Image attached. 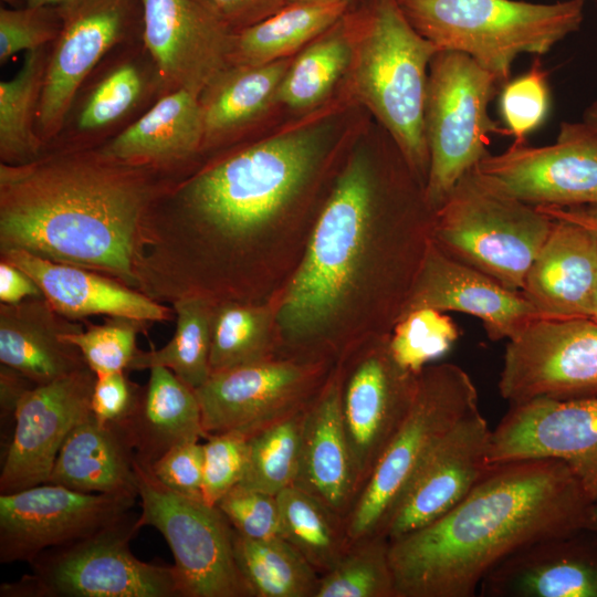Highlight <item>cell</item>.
I'll use <instances>...</instances> for the list:
<instances>
[{
    "instance_id": "20",
    "label": "cell",
    "mask_w": 597,
    "mask_h": 597,
    "mask_svg": "<svg viewBox=\"0 0 597 597\" xmlns=\"http://www.w3.org/2000/svg\"><path fill=\"white\" fill-rule=\"evenodd\" d=\"M418 375L397 363L389 337L365 350L346 377L338 373L341 411L358 493L405 419Z\"/></svg>"
},
{
    "instance_id": "8",
    "label": "cell",
    "mask_w": 597,
    "mask_h": 597,
    "mask_svg": "<svg viewBox=\"0 0 597 597\" xmlns=\"http://www.w3.org/2000/svg\"><path fill=\"white\" fill-rule=\"evenodd\" d=\"M479 409L470 375L450 363L426 366L410 408L345 519L348 543L380 535L397 500L442 437Z\"/></svg>"
},
{
    "instance_id": "41",
    "label": "cell",
    "mask_w": 597,
    "mask_h": 597,
    "mask_svg": "<svg viewBox=\"0 0 597 597\" xmlns=\"http://www.w3.org/2000/svg\"><path fill=\"white\" fill-rule=\"evenodd\" d=\"M458 336L455 323L444 312L417 308L396 321L389 348L400 366L419 374L429 362L447 353Z\"/></svg>"
},
{
    "instance_id": "35",
    "label": "cell",
    "mask_w": 597,
    "mask_h": 597,
    "mask_svg": "<svg viewBox=\"0 0 597 597\" xmlns=\"http://www.w3.org/2000/svg\"><path fill=\"white\" fill-rule=\"evenodd\" d=\"M237 565L253 597H314L320 574L284 538H248L233 530Z\"/></svg>"
},
{
    "instance_id": "42",
    "label": "cell",
    "mask_w": 597,
    "mask_h": 597,
    "mask_svg": "<svg viewBox=\"0 0 597 597\" xmlns=\"http://www.w3.org/2000/svg\"><path fill=\"white\" fill-rule=\"evenodd\" d=\"M153 323L123 316H107L100 325L63 337L78 347L87 366L96 374L127 371L137 352L138 333Z\"/></svg>"
},
{
    "instance_id": "5",
    "label": "cell",
    "mask_w": 597,
    "mask_h": 597,
    "mask_svg": "<svg viewBox=\"0 0 597 597\" xmlns=\"http://www.w3.org/2000/svg\"><path fill=\"white\" fill-rule=\"evenodd\" d=\"M346 18L353 59L341 91L389 134L426 185L425 104L429 65L440 50L415 30L397 0H356Z\"/></svg>"
},
{
    "instance_id": "21",
    "label": "cell",
    "mask_w": 597,
    "mask_h": 597,
    "mask_svg": "<svg viewBox=\"0 0 597 597\" xmlns=\"http://www.w3.org/2000/svg\"><path fill=\"white\" fill-rule=\"evenodd\" d=\"M492 430L476 409L460 419L417 470L380 532L388 541L420 528L459 504L490 467Z\"/></svg>"
},
{
    "instance_id": "39",
    "label": "cell",
    "mask_w": 597,
    "mask_h": 597,
    "mask_svg": "<svg viewBox=\"0 0 597 597\" xmlns=\"http://www.w3.org/2000/svg\"><path fill=\"white\" fill-rule=\"evenodd\" d=\"M305 410L248 437L247 469L238 485L277 495L294 484Z\"/></svg>"
},
{
    "instance_id": "54",
    "label": "cell",
    "mask_w": 597,
    "mask_h": 597,
    "mask_svg": "<svg viewBox=\"0 0 597 597\" xmlns=\"http://www.w3.org/2000/svg\"><path fill=\"white\" fill-rule=\"evenodd\" d=\"M570 209L576 211L578 214H580L585 219L597 224V202H594L587 206H582V207H573Z\"/></svg>"
},
{
    "instance_id": "59",
    "label": "cell",
    "mask_w": 597,
    "mask_h": 597,
    "mask_svg": "<svg viewBox=\"0 0 597 597\" xmlns=\"http://www.w3.org/2000/svg\"><path fill=\"white\" fill-rule=\"evenodd\" d=\"M2 1L6 2L7 4L12 6L13 8H21L20 3L22 0H2Z\"/></svg>"
},
{
    "instance_id": "46",
    "label": "cell",
    "mask_w": 597,
    "mask_h": 597,
    "mask_svg": "<svg viewBox=\"0 0 597 597\" xmlns=\"http://www.w3.org/2000/svg\"><path fill=\"white\" fill-rule=\"evenodd\" d=\"M203 444V501L212 506L240 484L248 462V437L235 433L209 434Z\"/></svg>"
},
{
    "instance_id": "32",
    "label": "cell",
    "mask_w": 597,
    "mask_h": 597,
    "mask_svg": "<svg viewBox=\"0 0 597 597\" xmlns=\"http://www.w3.org/2000/svg\"><path fill=\"white\" fill-rule=\"evenodd\" d=\"M352 4L302 1L285 4L265 19L234 32L231 65H258L294 56L339 21Z\"/></svg>"
},
{
    "instance_id": "34",
    "label": "cell",
    "mask_w": 597,
    "mask_h": 597,
    "mask_svg": "<svg viewBox=\"0 0 597 597\" xmlns=\"http://www.w3.org/2000/svg\"><path fill=\"white\" fill-rule=\"evenodd\" d=\"M49 52L46 46L28 51L14 77L0 83V158L18 165L42 156L36 132Z\"/></svg>"
},
{
    "instance_id": "33",
    "label": "cell",
    "mask_w": 597,
    "mask_h": 597,
    "mask_svg": "<svg viewBox=\"0 0 597 597\" xmlns=\"http://www.w3.org/2000/svg\"><path fill=\"white\" fill-rule=\"evenodd\" d=\"M352 59L353 36L345 14L292 57L275 105L304 114L325 106L338 95Z\"/></svg>"
},
{
    "instance_id": "49",
    "label": "cell",
    "mask_w": 597,
    "mask_h": 597,
    "mask_svg": "<svg viewBox=\"0 0 597 597\" xmlns=\"http://www.w3.org/2000/svg\"><path fill=\"white\" fill-rule=\"evenodd\" d=\"M140 389L125 371L96 375L91 411L101 423L117 425L132 412Z\"/></svg>"
},
{
    "instance_id": "24",
    "label": "cell",
    "mask_w": 597,
    "mask_h": 597,
    "mask_svg": "<svg viewBox=\"0 0 597 597\" xmlns=\"http://www.w3.org/2000/svg\"><path fill=\"white\" fill-rule=\"evenodd\" d=\"M479 597H597V533L583 528L514 553L481 582Z\"/></svg>"
},
{
    "instance_id": "28",
    "label": "cell",
    "mask_w": 597,
    "mask_h": 597,
    "mask_svg": "<svg viewBox=\"0 0 597 597\" xmlns=\"http://www.w3.org/2000/svg\"><path fill=\"white\" fill-rule=\"evenodd\" d=\"M203 139L200 96L186 90H175L100 151L127 164L180 170L202 151Z\"/></svg>"
},
{
    "instance_id": "29",
    "label": "cell",
    "mask_w": 597,
    "mask_h": 597,
    "mask_svg": "<svg viewBox=\"0 0 597 597\" xmlns=\"http://www.w3.org/2000/svg\"><path fill=\"white\" fill-rule=\"evenodd\" d=\"M149 370L132 412L115 425L132 446L136 460L146 467L177 444L206 438L195 389L166 367Z\"/></svg>"
},
{
    "instance_id": "19",
    "label": "cell",
    "mask_w": 597,
    "mask_h": 597,
    "mask_svg": "<svg viewBox=\"0 0 597 597\" xmlns=\"http://www.w3.org/2000/svg\"><path fill=\"white\" fill-rule=\"evenodd\" d=\"M96 374L85 367L23 394L2 459L0 494L45 483L59 451L91 411Z\"/></svg>"
},
{
    "instance_id": "2",
    "label": "cell",
    "mask_w": 597,
    "mask_h": 597,
    "mask_svg": "<svg viewBox=\"0 0 597 597\" xmlns=\"http://www.w3.org/2000/svg\"><path fill=\"white\" fill-rule=\"evenodd\" d=\"M179 170L61 150L0 164V253L19 249L85 268L136 290L143 220Z\"/></svg>"
},
{
    "instance_id": "38",
    "label": "cell",
    "mask_w": 597,
    "mask_h": 597,
    "mask_svg": "<svg viewBox=\"0 0 597 597\" xmlns=\"http://www.w3.org/2000/svg\"><path fill=\"white\" fill-rule=\"evenodd\" d=\"M272 310L244 301L213 304L211 373L273 358Z\"/></svg>"
},
{
    "instance_id": "31",
    "label": "cell",
    "mask_w": 597,
    "mask_h": 597,
    "mask_svg": "<svg viewBox=\"0 0 597 597\" xmlns=\"http://www.w3.org/2000/svg\"><path fill=\"white\" fill-rule=\"evenodd\" d=\"M292 57L258 65H231L203 91L200 95L205 121L202 150L226 143L276 106L275 95Z\"/></svg>"
},
{
    "instance_id": "16",
    "label": "cell",
    "mask_w": 597,
    "mask_h": 597,
    "mask_svg": "<svg viewBox=\"0 0 597 597\" xmlns=\"http://www.w3.org/2000/svg\"><path fill=\"white\" fill-rule=\"evenodd\" d=\"M56 7L62 28L49 53L36 115V132L43 143L63 127L90 72L143 19L142 0H69Z\"/></svg>"
},
{
    "instance_id": "4",
    "label": "cell",
    "mask_w": 597,
    "mask_h": 597,
    "mask_svg": "<svg viewBox=\"0 0 597 597\" xmlns=\"http://www.w3.org/2000/svg\"><path fill=\"white\" fill-rule=\"evenodd\" d=\"M436 212L389 134L369 121L349 148L275 315L283 338L318 337L347 304L384 222Z\"/></svg>"
},
{
    "instance_id": "13",
    "label": "cell",
    "mask_w": 597,
    "mask_h": 597,
    "mask_svg": "<svg viewBox=\"0 0 597 597\" xmlns=\"http://www.w3.org/2000/svg\"><path fill=\"white\" fill-rule=\"evenodd\" d=\"M323 364L294 359L266 360L211 373L195 389L206 437L251 434L305 410L323 389Z\"/></svg>"
},
{
    "instance_id": "27",
    "label": "cell",
    "mask_w": 597,
    "mask_h": 597,
    "mask_svg": "<svg viewBox=\"0 0 597 597\" xmlns=\"http://www.w3.org/2000/svg\"><path fill=\"white\" fill-rule=\"evenodd\" d=\"M43 296L0 304V363L35 385L88 367L77 346L63 337L83 331Z\"/></svg>"
},
{
    "instance_id": "36",
    "label": "cell",
    "mask_w": 597,
    "mask_h": 597,
    "mask_svg": "<svg viewBox=\"0 0 597 597\" xmlns=\"http://www.w3.org/2000/svg\"><path fill=\"white\" fill-rule=\"evenodd\" d=\"M176 314V329L171 339L159 349H137L127 371L161 366L197 389L211 375V322L213 304L190 297L171 304Z\"/></svg>"
},
{
    "instance_id": "51",
    "label": "cell",
    "mask_w": 597,
    "mask_h": 597,
    "mask_svg": "<svg viewBox=\"0 0 597 597\" xmlns=\"http://www.w3.org/2000/svg\"><path fill=\"white\" fill-rule=\"evenodd\" d=\"M43 295L33 279L17 265L0 259V302L17 304L28 297Z\"/></svg>"
},
{
    "instance_id": "50",
    "label": "cell",
    "mask_w": 597,
    "mask_h": 597,
    "mask_svg": "<svg viewBox=\"0 0 597 597\" xmlns=\"http://www.w3.org/2000/svg\"><path fill=\"white\" fill-rule=\"evenodd\" d=\"M233 30L252 25L285 6V0H208Z\"/></svg>"
},
{
    "instance_id": "26",
    "label": "cell",
    "mask_w": 597,
    "mask_h": 597,
    "mask_svg": "<svg viewBox=\"0 0 597 597\" xmlns=\"http://www.w3.org/2000/svg\"><path fill=\"white\" fill-rule=\"evenodd\" d=\"M295 486L322 501L344 520L353 507L357 481L341 411L338 373L304 412Z\"/></svg>"
},
{
    "instance_id": "25",
    "label": "cell",
    "mask_w": 597,
    "mask_h": 597,
    "mask_svg": "<svg viewBox=\"0 0 597 597\" xmlns=\"http://www.w3.org/2000/svg\"><path fill=\"white\" fill-rule=\"evenodd\" d=\"M0 259L30 275L50 304L72 321L104 315L155 323L176 316L174 308L85 268L50 261L19 249L1 252Z\"/></svg>"
},
{
    "instance_id": "15",
    "label": "cell",
    "mask_w": 597,
    "mask_h": 597,
    "mask_svg": "<svg viewBox=\"0 0 597 597\" xmlns=\"http://www.w3.org/2000/svg\"><path fill=\"white\" fill-rule=\"evenodd\" d=\"M136 499L53 483L0 494V563H29L45 549L86 537L129 513Z\"/></svg>"
},
{
    "instance_id": "53",
    "label": "cell",
    "mask_w": 597,
    "mask_h": 597,
    "mask_svg": "<svg viewBox=\"0 0 597 597\" xmlns=\"http://www.w3.org/2000/svg\"><path fill=\"white\" fill-rule=\"evenodd\" d=\"M583 123L597 136V101L593 102L584 112Z\"/></svg>"
},
{
    "instance_id": "55",
    "label": "cell",
    "mask_w": 597,
    "mask_h": 597,
    "mask_svg": "<svg viewBox=\"0 0 597 597\" xmlns=\"http://www.w3.org/2000/svg\"><path fill=\"white\" fill-rule=\"evenodd\" d=\"M587 528L597 533V501L590 505Z\"/></svg>"
},
{
    "instance_id": "6",
    "label": "cell",
    "mask_w": 597,
    "mask_h": 597,
    "mask_svg": "<svg viewBox=\"0 0 597 597\" xmlns=\"http://www.w3.org/2000/svg\"><path fill=\"white\" fill-rule=\"evenodd\" d=\"M405 17L439 50L469 55L504 86L519 54H545L577 31L584 0H397Z\"/></svg>"
},
{
    "instance_id": "3",
    "label": "cell",
    "mask_w": 597,
    "mask_h": 597,
    "mask_svg": "<svg viewBox=\"0 0 597 597\" xmlns=\"http://www.w3.org/2000/svg\"><path fill=\"white\" fill-rule=\"evenodd\" d=\"M591 501L553 459L490 464L448 513L389 541L396 597H474L485 576L538 541L587 528Z\"/></svg>"
},
{
    "instance_id": "45",
    "label": "cell",
    "mask_w": 597,
    "mask_h": 597,
    "mask_svg": "<svg viewBox=\"0 0 597 597\" xmlns=\"http://www.w3.org/2000/svg\"><path fill=\"white\" fill-rule=\"evenodd\" d=\"M62 28L56 6L0 9V61L15 53L46 46L54 42Z\"/></svg>"
},
{
    "instance_id": "11",
    "label": "cell",
    "mask_w": 597,
    "mask_h": 597,
    "mask_svg": "<svg viewBox=\"0 0 597 597\" xmlns=\"http://www.w3.org/2000/svg\"><path fill=\"white\" fill-rule=\"evenodd\" d=\"M138 523L167 541L182 597H253L233 553V528L217 506L182 496L135 458Z\"/></svg>"
},
{
    "instance_id": "9",
    "label": "cell",
    "mask_w": 597,
    "mask_h": 597,
    "mask_svg": "<svg viewBox=\"0 0 597 597\" xmlns=\"http://www.w3.org/2000/svg\"><path fill=\"white\" fill-rule=\"evenodd\" d=\"M142 526L127 513L29 562L31 573L0 586L1 597H182L174 565L138 559L130 542Z\"/></svg>"
},
{
    "instance_id": "48",
    "label": "cell",
    "mask_w": 597,
    "mask_h": 597,
    "mask_svg": "<svg viewBox=\"0 0 597 597\" xmlns=\"http://www.w3.org/2000/svg\"><path fill=\"white\" fill-rule=\"evenodd\" d=\"M147 468L171 491L188 499L203 501V444L200 440L175 446Z\"/></svg>"
},
{
    "instance_id": "57",
    "label": "cell",
    "mask_w": 597,
    "mask_h": 597,
    "mask_svg": "<svg viewBox=\"0 0 597 597\" xmlns=\"http://www.w3.org/2000/svg\"><path fill=\"white\" fill-rule=\"evenodd\" d=\"M570 209V208H568ZM574 213H576L578 217H580L582 219H584L586 222H588L593 228H595V230L597 231V224L585 219L584 217H582L580 214H578L576 211H574L573 209H570ZM591 318L597 321V285H596V291H595V296H594V304H593V315H591Z\"/></svg>"
},
{
    "instance_id": "44",
    "label": "cell",
    "mask_w": 597,
    "mask_h": 597,
    "mask_svg": "<svg viewBox=\"0 0 597 597\" xmlns=\"http://www.w3.org/2000/svg\"><path fill=\"white\" fill-rule=\"evenodd\" d=\"M143 92L137 66L126 63L114 69L93 90L80 112L77 127L94 132L112 125L126 115Z\"/></svg>"
},
{
    "instance_id": "14",
    "label": "cell",
    "mask_w": 597,
    "mask_h": 597,
    "mask_svg": "<svg viewBox=\"0 0 597 597\" xmlns=\"http://www.w3.org/2000/svg\"><path fill=\"white\" fill-rule=\"evenodd\" d=\"M473 170L493 189L533 207L587 206L597 202V136L583 122H564L554 144H513Z\"/></svg>"
},
{
    "instance_id": "12",
    "label": "cell",
    "mask_w": 597,
    "mask_h": 597,
    "mask_svg": "<svg viewBox=\"0 0 597 597\" xmlns=\"http://www.w3.org/2000/svg\"><path fill=\"white\" fill-rule=\"evenodd\" d=\"M498 388L510 405L597 395V321L541 317L507 341Z\"/></svg>"
},
{
    "instance_id": "58",
    "label": "cell",
    "mask_w": 597,
    "mask_h": 597,
    "mask_svg": "<svg viewBox=\"0 0 597 597\" xmlns=\"http://www.w3.org/2000/svg\"><path fill=\"white\" fill-rule=\"evenodd\" d=\"M302 1H341V2H347L349 4H353L356 0H285V4H289L292 2H302Z\"/></svg>"
},
{
    "instance_id": "23",
    "label": "cell",
    "mask_w": 597,
    "mask_h": 597,
    "mask_svg": "<svg viewBox=\"0 0 597 597\" xmlns=\"http://www.w3.org/2000/svg\"><path fill=\"white\" fill-rule=\"evenodd\" d=\"M537 208L551 214L554 224L521 292L544 317L591 318L597 231L568 208Z\"/></svg>"
},
{
    "instance_id": "52",
    "label": "cell",
    "mask_w": 597,
    "mask_h": 597,
    "mask_svg": "<svg viewBox=\"0 0 597 597\" xmlns=\"http://www.w3.org/2000/svg\"><path fill=\"white\" fill-rule=\"evenodd\" d=\"M35 386L19 371L0 365V409L1 419H8L13 415L15 407L25 391Z\"/></svg>"
},
{
    "instance_id": "47",
    "label": "cell",
    "mask_w": 597,
    "mask_h": 597,
    "mask_svg": "<svg viewBox=\"0 0 597 597\" xmlns=\"http://www.w3.org/2000/svg\"><path fill=\"white\" fill-rule=\"evenodd\" d=\"M239 534L252 540L282 537L276 495L235 485L216 504Z\"/></svg>"
},
{
    "instance_id": "40",
    "label": "cell",
    "mask_w": 597,
    "mask_h": 597,
    "mask_svg": "<svg viewBox=\"0 0 597 597\" xmlns=\"http://www.w3.org/2000/svg\"><path fill=\"white\" fill-rule=\"evenodd\" d=\"M314 597H396L389 541L374 535L350 543L337 563L320 576Z\"/></svg>"
},
{
    "instance_id": "7",
    "label": "cell",
    "mask_w": 597,
    "mask_h": 597,
    "mask_svg": "<svg viewBox=\"0 0 597 597\" xmlns=\"http://www.w3.org/2000/svg\"><path fill=\"white\" fill-rule=\"evenodd\" d=\"M554 218L464 174L434 213L431 239L448 255L522 291Z\"/></svg>"
},
{
    "instance_id": "22",
    "label": "cell",
    "mask_w": 597,
    "mask_h": 597,
    "mask_svg": "<svg viewBox=\"0 0 597 597\" xmlns=\"http://www.w3.org/2000/svg\"><path fill=\"white\" fill-rule=\"evenodd\" d=\"M460 312L479 318L488 337L509 341L528 323L544 317L523 295L427 243L399 317L417 310Z\"/></svg>"
},
{
    "instance_id": "17",
    "label": "cell",
    "mask_w": 597,
    "mask_h": 597,
    "mask_svg": "<svg viewBox=\"0 0 597 597\" xmlns=\"http://www.w3.org/2000/svg\"><path fill=\"white\" fill-rule=\"evenodd\" d=\"M553 459L576 475L597 501V395L510 405L492 430L489 462Z\"/></svg>"
},
{
    "instance_id": "10",
    "label": "cell",
    "mask_w": 597,
    "mask_h": 597,
    "mask_svg": "<svg viewBox=\"0 0 597 597\" xmlns=\"http://www.w3.org/2000/svg\"><path fill=\"white\" fill-rule=\"evenodd\" d=\"M502 87L464 53L440 50L432 57L425 104L430 157L425 195L434 211L458 180L490 154V135L503 133L488 112Z\"/></svg>"
},
{
    "instance_id": "37",
    "label": "cell",
    "mask_w": 597,
    "mask_h": 597,
    "mask_svg": "<svg viewBox=\"0 0 597 597\" xmlns=\"http://www.w3.org/2000/svg\"><path fill=\"white\" fill-rule=\"evenodd\" d=\"M276 498L282 538L320 575L329 570L349 545L344 520L317 498L295 485L286 488Z\"/></svg>"
},
{
    "instance_id": "30",
    "label": "cell",
    "mask_w": 597,
    "mask_h": 597,
    "mask_svg": "<svg viewBox=\"0 0 597 597\" xmlns=\"http://www.w3.org/2000/svg\"><path fill=\"white\" fill-rule=\"evenodd\" d=\"M45 483L138 498L135 452L117 426L101 423L91 412L63 442Z\"/></svg>"
},
{
    "instance_id": "1",
    "label": "cell",
    "mask_w": 597,
    "mask_h": 597,
    "mask_svg": "<svg viewBox=\"0 0 597 597\" xmlns=\"http://www.w3.org/2000/svg\"><path fill=\"white\" fill-rule=\"evenodd\" d=\"M370 119L341 93L304 118L178 178L143 220L136 290L163 304L233 301L253 242Z\"/></svg>"
},
{
    "instance_id": "18",
    "label": "cell",
    "mask_w": 597,
    "mask_h": 597,
    "mask_svg": "<svg viewBox=\"0 0 597 597\" xmlns=\"http://www.w3.org/2000/svg\"><path fill=\"white\" fill-rule=\"evenodd\" d=\"M142 35L170 91L198 96L227 69L234 32L208 0H142Z\"/></svg>"
},
{
    "instance_id": "43",
    "label": "cell",
    "mask_w": 597,
    "mask_h": 597,
    "mask_svg": "<svg viewBox=\"0 0 597 597\" xmlns=\"http://www.w3.org/2000/svg\"><path fill=\"white\" fill-rule=\"evenodd\" d=\"M501 91V112L507 125L506 133L514 137L513 144H525L526 135L543 123L548 112L547 72L536 59L525 74L507 82Z\"/></svg>"
},
{
    "instance_id": "56",
    "label": "cell",
    "mask_w": 597,
    "mask_h": 597,
    "mask_svg": "<svg viewBox=\"0 0 597 597\" xmlns=\"http://www.w3.org/2000/svg\"><path fill=\"white\" fill-rule=\"evenodd\" d=\"M69 0H27V6L40 7V6H56Z\"/></svg>"
}]
</instances>
